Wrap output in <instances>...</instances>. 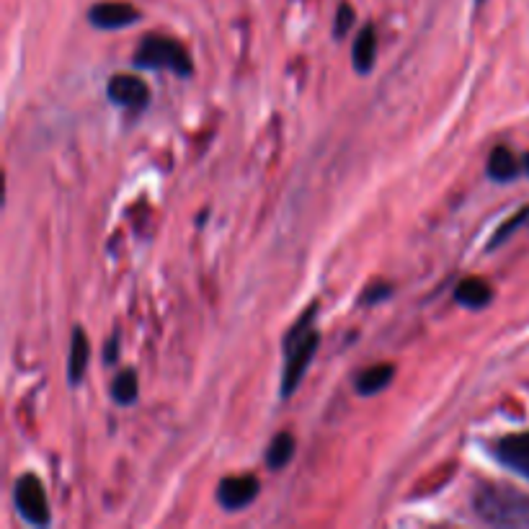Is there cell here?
Masks as SVG:
<instances>
[{
  "mask_svg": "<svg viewBox=\"0 0 529 529\" xmlns=\"http://www.w3.org/2000/svg\"><path fill=\"white\" fill-rule=\"evenodd\" d=\"M142 16L132 3H122V0H109V3H96L88 11V21L96 29L114 31V29H127V26L137 24Z\"/></svg>",
  "mask_w": 529,
  "mask_h": 529,
  "instance_id": "6",
  "label": "cell"
},
{
  "mask_svg": "<svg viewBox=\"0 0 529 529\" xmlns=\"http://www.w3.org/2000/svg\"><path fill=\"white\" fill-rule=\"evenodd\" d=\"M491 297L493 290L483 282V279H462V282L455 287V302L457 305H462V308H470V310L486 308L488 302H491Z\"/></svg>",
  "mask_w": 529,
  "mask_h": 529,
  "instance_id": "11",
  "label": "cell"
},
{
  "mask_svg": "<svg viewBox=\"0 0 529 529\" xmlns=\"http://www.w3.org/2000/svg\"><path fill=\"white\" fill-rule=\"evenodd\" d=\"M318 315V305H310L300 320H297L292 331L287 333L284 346H287V362H284L282 375V398H290L297 390L300 380L308 372V364L313 362L315 351L320 344V333L313 331V320Z\"/></svg>",
  "mask_w": 529,
  "mask_h": 529,
  "instance_id": "2",
  "label": "cell"
},
{
  "mask_svg": "<svg viewBox=\"0 0 529 529\" xmlns=\"http://www.w3.org/2000/svg\"><path fill=\"white\" fill-rule=\"evenodd\" d=\"M16 509L34 527L50 524V501H47V493H44L42 480L37 475L26 473L16 480Z\"/></svg>",
  "mask_w": 529,
  "mask_h": 529,
  "instance_id": "4",
  "label": "cell"
},
{
  "mask_svg": "<svg viewBox=\"0 0 529 529\" xmlns=\"http://www.w3.org/2000/svg\"><path fill=\"white\" fill-rule=\"evenodd\" d=\"M88 359H91V344L83 328H75L73 341H70V357H68V380L70 385H78L88 370Z\"/></svg>",
  "mask_w": 529,
  "mask_h": 529,
  "instance_id": "10",
  "label": "cell"
},
{
  "mask_svg": "<svg viewBox=\"0 0 529 529\" xmlns=\"http://www.w3.org/2000/svg\"><path fill=\"white\" fill-rule=\"evenodd\" d=\"M137 372L135 370H124L114 377L111 382V398L117 400L119 406H130L137 400Z\"/></svg>",
  "mask_w": 529,
  "mask_h": 529,
  "instance_id": "15",
  "label": "cell"
},
{
  "mask_svg": "<svg viewBox=\"0 0 529 529\" xmlns=\"http://www.w3.org/2000/svg\"><path fill=\"white\" fill-rule=\"evenodd\" d=\"M488 176L493 181H511L519 176V163L509 148H493L488 155Z\"/></svg>",
  "mask_w": 529,
  "mask_h": 529,
  "instance_id": "13",
  "label": "cell"
},
{
  "mask_svg": "<svg viewBox=\"0 0 529 529\" xmlns=\"http://www.w3.org/2000/svg\"><path fill=\"white\" fill-rule=\"evenodd\" d=\"M351 24H354V8L349 3H341L339 11H336V21H333V34L336 39H344L351 31Z\"/></svg>",
  "mask_w": 529,
  "mask_h": 529,
  "instance_id": "16",
  "label": "cell"
},
{
  "mask_svg": "<svg viewBox=\"0 0 529 529\" xmlns=\"http://www.w3.org/2000/svg\"><path fill=\"white\" fill-rule=\"evenodd\" d=\"M527 217H529V207H527V210H522V212H519V215H517V217H511V220H509V222H506L504 228H501V230H499V233L493 235V240H491V248L501 246V243H504V240H506V238H509V235H511V233H514V230H517V228H522L524 222H527Z\"/></svg>",
  "mask_w": 529,
  "mask_h": 529,
  "instance_id": "17",
  "label": "cell"
},
{
  "mask_svg": "<svg viewBox=\"0 0 529 529\" xmlns=\"http://www.w3.org/2000/svg\"><path fill=\"white\" fill-rule=\"evenodd\" d=\"M261 483L256 475H235V478L220 480L217 486V501L225 511L246 509L248 504L259 499Z\"/></svg>",
  "mask_w": 529,
  "mask_h": 529,
  "instance_id": "5",
  "label": "cell"
},
{
  "mask_svg": "<svg viewBox=\"0 0 529 529\" xmlns=\"http://www.w3.org/2000/svg\"><path fill=\"white\" fill-rule=\"evenodd\" d=\"M106 93H109V99L114 104L124 106V109H142L150 101V91L145 86V80L135 78V75H114L109 80Z\"/></svg>",
  "mask_w": 529,
  "mask_h": 529,
  "instance_id": "7",
  "label": "cell"
},
{
  "mask_svg": "<svg viewBox=\"0 0 529 529\" xmlns=\"http://www.w3.org/2000/svg\"><path fill=\"white\" fill-rule=\"evenodd\" d=\"M388 295H390L388 284H380V287H370V290L364 292L362 302H367V305H370V302H377L380 297H388Z\"/></svg>",
  "mask_w": 529,
  "mask_h": 529,
  "instance_id": "18",
  "label": "cell"
},
{
  "mask_svg": "<svg viewBox=\"0 0 529 529\" xmlns=\"http://www.w3.org/2000/svg\"><path fill=\"white\" fill-rule=\"evenodd\" d=\"M292 457H295V437H292L290 431H279L277 437L269 442L266 465H269L271 470H282Z\"/></svg>",
  "mask_w": 529,
  "mask_h": 529,
  "instance_id": "14",
  "label": "cell"
},
{
  "mask_svg": "<svg viewBox=\"0 0 529 529\" xmlns=\"http://www.w3.org/2000/svg\"><path fill=\"white\" fill-rule=\"evenodd\" d=\"M524 171H527V173H529V153H527V155H524Z\"/></svg>",
  "mask_w": 529,
  "mask_h": 529,
  "instance_id": "20",
  "label": "cell"
},
{
  "mask_svg": "<svg viewBox=\"0 0 529 529\" xmlns=\"http://www.w3.org/2000/svg\"><path fill=\"white\" fill-rule=\"evenodd\" d=\"M496 457L504 468L514 470V473L529 480V431L501 439L496 444Z\"/></svg>",
  "mask_w": 529,
  "mask_h": 529,
  "instance_id": "8",
  "label": "cell"
},
{
  "mask_svg": "<svg viewBox=\"0 0 529 529\" xmlns=\"http://www.w3.org/2000/svg\"><path fill=\"white\" fill-rule=\"evenodd\" d=\"M137 68H148V70H173L181 78H189L191 75V57L189 52L181 47L176 39L158 37V34H150L140 42L135 55Z\"/></svg>",
  "mask_w": 529,
  "mask_h": 529,
  "instance_id": "3",
  "label": "cell"
},
{
  "mask_svg": "<svg viewBox=\"0 0 529 529\" xmlns=\"http://www.w3.org/2000/svg\"><path fill=\"white\" fill-rule=\"evenodd\" d=\"M117 349H119V339L117 336H111V341L106 344V354H104V362H117Z\"/></svg>",
  "mask_w": 529,
  "mask_h": 529,
  "instance_id": "19",
  "label": "cell"
},
{
  "mask_svg": "<svg viewBox=\"0 0 529 529\" xmlns=\"http://www.w3.org/2000/svg\"><path fill=\"white\" fill-rule=\"evenodd\" d=\"M473 511L493 527H527L529 493L517 491L506 483H483L473 493Z\"/></svg>",
  "mask_w": 529,
  "mask_h": 529,
  "instance_id": "1",
  "label": "cell"
},
{
  "mask_svg": "<svg viewBox=\"0 0 529 529\" xmlns=\"http://www.w3.org/2000/svg\"><path fill=\"white\" fill-rule=\"evenodd\" d=\"M351 62H354V70L359 75H367L377 62V34L375 26L367 24L362 26V31L354 39V47H351Z\"/></svg>",
  "mask_w": 529,
  "mask_h": 529,
  "instance_id": "9",
  "label": "cell"
},
{
  "mask_svg": "<svg viewBox=\"0 0 529 529\" xmlns=\"http://www.w3.org/2000/svg\"><path fill=\"white\" fill-rule=\"evenodd\" d=\"M395 377L393 364H375L370 370L359 372L357 377V393L359 395H377L388 388L390 380Z\"/></svg>",
  "mask_w": 529,
  "mask_h": 529,
  "instance_id": "12",
  "label": "cell"
}]
</instances>
